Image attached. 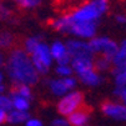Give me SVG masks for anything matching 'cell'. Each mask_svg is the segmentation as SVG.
I'll return each instance as SVG.
<instances>
[{
  "label": "cell",
  "instance_id": "9c48e42d",
  "mask_svg": "<svg viewBox=\"0 0 126 126\" xmlns=\"http://www.w3.org/2000/svg\"><path fill=\"white\" fill-rule=\"evenodd\" d=\"M102 112L111 119L119 121H126V106L122 104H116L111 101H106L101 105Z\"/></svg>",
  "mask_w": 126,
  "mask_h": 126
},
{
  "label": "cell",
  "instance_id": "f1b7e54d",
  "mask_svg": "<svg viewBox=\"0 0 126 126\" xmlns=\"http://www.w3.org/2000/svg\"><path fill=\"white\" fill-rule=\"evenodd\" d=\"M26 126H43V122L39 119H29L26 120Z\"/></svg>",
  "mask_w": 126,
  "mask_h": 126
},
{
  "label": "cell",
  "instance_id": "f546056e",
  "mask_svg": "<svg viewBox=\"0 0 126 126\" xmlns=\"http://www.w3.org/2000/svg\"><path fill=\"white\" fill-rule=\"evenodd\" d=\"M116 21L119 23V24H126V16L125 15H121V14H119V15H116Z\"/></svg>",
  "mask_w": 126,
  "mask_h": 126
},
{
  "label": "cell",
  "instance_id": "9a60e30c",
  "mask_svg": "<svg viewBox=\"0 0 126 126\" xmlns=\"http://www.w3.org/2000/svg\"><path fill=\"white\" fill-rule=\"evenodd\" d=\"M89 121V112L85 110H76L71 115H69V125L73 126H85L86 122Z\"/></svg>",
  "mask_w": 126,
  "mask_h": 126
},
{
  "label": "cell",
  "instance_id": "603a6c76",
  "mask_svg": "<svg viewBox=\"0 0 126 126\" xmlns=\"http://www.w3.org/2000/svg\"><path fill=\"white\" fill-rule=\"evenodd\" d=\"M0 110H3L5 112H9L13 110V104H11V99L9 95H0Z\"/></svg>",
  "mask_w": 126,
  "mask_h": 126
},
{
  "label": "cell",
  "instance_id": "ba28073f",
  "mask_svg": "<svg viewBox=\"0 0 126 126\" xmlns=\"http://www.w3.org/2000/svg\"><path fill=\"white\" fill-rule=\"evenodd\" d=\"M69 32L80 39L91 40L93 38H95V34H96V23H89V21L73 23L69 29Z\"/></svg>",
  "mask_w": 126,
  "mask_h": 126
},
{
  "label": "cell",
  "instance_id": "7402d4cb",
  "mask_svg": "<svg viewBox=\"0 0 126 126\" xmlns=\"http://www.w3.org/2000/svg\"><path fill=\"white\" fill-rule=\"evenodd\" d=\"M41 41V38L40 36H31V38H28L25 41H24V51L26 54H30L35 46H36Z\"/></svg>",
  "mask_w": 126,
  "mask_h": 126
},
{
  "label": "cell",
  "instance_id": "7a4b0ae2",
  "mask_svg": "<svg viewBox=\"0 0 126 126\" xmlns=\"http://www.w3.org/2000/svg\"><path fill=\"white\" fill-rule=\"evenodd\" d=\"M109 9V0H87L69 14L73 23H96Z\"/></svg>",
  "mask_w": 126,
  "mask_h": 126
},
{
  "label": "cell",
  "instance_id": "ac0fdd59",
  "mask_svg": "<svg viewBox=\"0 0 126 126\" xmlns=\"http://www.w3.org/2000/svg\"><path fill=\"white\" fill-rule=\"evenodd\" d=\"M11 93L19 95L26 100L31 99V89L29 85H24V84H19V85H15V87L11 90Z\"/></svg>",
  "mask_w": 126,
  "mask_h": 126
},
{
  "label": "cell",
  "instance_id": "e575fe53",
  "mask_svg": "<svg viewBox=\"0 0 126 126\" xmlns=\"http://www.w3.org/2000/svg\"><path fill=\"white\" fill-rule=\"evenodd\" d=\"M3 84V74H1V71H0V85Z\"/></svg>",
  "mask_w": 126,
  "mask_h": 126
},
{
  "label": "cell",
  "instance_id": "2e32d148",
  "mask_svg": "<svg viewBox=\"0 0 126 126\" xmlns=\"http://www.w3.org/2000/svg\"><path fill=\"white\" fill-rule=\"evenodd\" d=\"M30 119V115L28 111H17V110H11L6 112V121L10 124H21L26 122V120Z\"/></svg>",
  "mask_w": 126,
  "mask_h": 126
},
{
  "label": "cell",
  "instance_id": "4fadbf2b",
  "mask_svg": "<svg viewBox=\"0 0 126 126\" xmlns=\"http://www.w3.org/2000/svg\"><path fill=\"white\" fill-rule=\"evenodd\" d=\"M111 64L114 65V69H121L126 66V40H124L119 45L115 56L111 60Z\"/></svg>",
  "mask_w": 126,
  "mask_h": 126
},
{
  "label": "cell",
  "instance_id": "8992f818",
  "mask_svg": "<svg viewBox=\"0 0 126 126\" xmlns=\"http://www.w3.org/2000/svg\"><path fill=\"white\" fill-rule=\"evenodd\" d=\"M75 86H76V79L73 76L54 79L49 81V87L51 90V93L58 96H64L67 93L73 91Z\"/></svg>",
  "mask_w": 126,
  "mask_h": 126
},
{
  "label": "cell",
  "instance_id": "d590c367",
  "mask_svg": "<svg viewBox=\"0 0 126 126\" xmlns=\"http://www.w3.org/2000/svg\"><path fill=\"white\" fill-rule=\"evenodd\" d=\"M85 126H86V125H85Z\"/></svg>",
  "mask_w": 126,
  "mask_h": 126
},
{
  "label": "cell",
  "instance_id": "5bb4252c",
  "mask_svg": "<svg viewBox=\"0 0 126 126\" xmlns=\"http://www.w3.org/2000/svg\"><path fill=\"white\" fill-rule=\"evenodd\" d=\"M71 24H73V21H71L69 14L61 15V16L56 17V19H54L50 23V25H51L52 29H55L58 31H61V32H69V29H70Z\"/></svg>",
  "mask_w": 126,
  "mask_h": 126
},
{
  "label": "cell",
  "instance_id": "1f68e13d",
  "mask_svg": "<svg viewBox=\"0 0 126 126\" xmlns=\"http://www.w3.org/2000/svg\"><path fill=\"white\" fill-rule=\"evenodd\" d=\"M5 64V58H4V55H3V52L0 51V66H3Z\"/></svg>",
  "mask_w": 126,
  "mask_h": 126
},
{
  "label": "cell",
  "instance_id": "d6986e66",
  "mask_svg": "<svg viewBox=\"0 0 126 126\" xmlns=\"http://www.w3.org/2000/svg\"><path fill=\"white\" fill-rule=\"evenodd\" d=\"M114 76L116 86L126 87V66L121 69H114Z\"/></svg>",
  "mask_w": 126,
  "mask_h": 126
},
{
  "label": "cell",
  "instance_id": "3957f363",
  "mask_svg": "<svg viewBox=\"0 0 126 126\" xmlns=\"http://www.w3.org/2000/svg\"><path fill=\"white\" fill-rule=\"evenodd\" d=\"M29 56H30L31 63L39 75H44L49 71V67L52 64V58L50 54L49 45L40 41L35 46V49L29 54Z\"/></svg>",
  "mask_w": 126,
  "mask_h": 126
},
{
  "label": "cell",
  "instance_id": "44dd1931",
  "mask_svg": "<svg viewBox=\"0 0 126 126\" xmlns=\"http://www.w3.org/2000/svg\"><path fill=\"white\" fill-rule=\"evenodd\" d=\"M111 66V61L110 60H107L102 56H99L97 59H94V69L97 71H105L107 69H110Z\"/></svg>",
  "mask_w": 126,
  "mask_h": 126
},
{
  "label": "cell",
  "instance_id": "52a82bcc",
  "mask_svg": "<svg viewBox=\"0 0 126 126\" xmlns=\"http://www.w3.org/2000/svg\"><path fill=\"white\" fill-rule=\"evenodd\" d=\"M66 50L70 58H95L94 52L89 46V43L82 40H69L66 44Z\"/></svg>",
  "mask_w": 126,
  "mask_h": 126
},
{
  "label": "cell",
  "instance_id": "277c9868",
  "mask_svg": "<svg viewBox=\"0 0 126 126\" xmlns=\"http://www.w3.org/2000/svg\"><path fill=\"white\" fill-rule=\"evenodd\" d=\"M89 46L91 49V51L95 54H100V56L107 59V60H112L115 54L117 51L119 45L111 40L110 38H106V36H95L91 40L89 41Z\"/></svg>",
  "mask_w": 126,
  "mask_h": 126
},
{
  "label": "cell",
  "instance_id": "4316f807",
  "mask_svg": "<svg viewBox=\"0 0 126 126\" xmlns=\"http://www.w3.org/2000/svg\"><path fill=\"white\" fill-rule=\"evenodd\" d=\"M115 95H117L122 102H125V106H126V87H121V86H116L115 87Z\"/></svg>",
  "mask_w": 126,
  "mask_h": 126
},
{
  "label": "cell",
  "instance_id": "e0dca14e",
  "mask_svg": "<svg viewBox=\"0 0 126 126\" xmlns=\"http://www.w3.org/2000/svg\"><path fill=\"white\" fill-rule=\"evenodd\" d=\"M10 99H11V104H13V109L17 110V111H28L29 106H30V100H26L19 95H16L14 93H10Z\"/></svg>",
  "mask_w": 126,
  "mask_h": 126
},
{
  "label": "cell",
  "instance_id": "4dcf8cb0",
  "mask_svg": "<svg viewBox=\"0 0 126 126\" xmlns=\"http://www.w3.org/2000/svg\"><path fill=\"white\" fill-rule=\"evenodd\" d=\"M4 121H6V112L0 110V124H3Z\"/></svg>",
  "mask_w": 126,
  "mask_h": 126
},
{
  "label": "cell",
  "instance_id": "30bf717a",
  "mask_svg": "<svg viewBox=\"0 0 126 126\" xmlns=\"http://www.w3.org/2000/svg\"><path fill=\"white\" fill-rule=\"evenodd\" d=\"M49 49L52 60L55 59L58 61V65H70L71 58L67 54L65 44H63L61 41H54L51 46H49Z\"/></svg>",
  "mask_w": 126,
  "mask_h": 126
},
{
  "label": "cell",
  "instance_id": "d4e9b609",
  "mask_svg": "<svg viewBox=\"0 0 126 126\" xmlns=\"http://www.w3.org/2000/svg\"><path fill=\"white\" fill-rule=\"evenodd\" d=\"M11 10L8 5H5L4 3H0V19L1 20H8L11 16Z\"/></svg>",
  "mask_w": 126,
  "mask_h": 126
},
{
  "label": "cell",
  "instance_id": "484cf974",
  "mask_svg": "<svg viewBox=\"0 0 126 126\" xmlns=\"http://www.w3.org/2000/svg\"><path fill=\"white\" fill-rule=\"evenodd\" d=\"M43 0H24V3L20 5L24 9H34L41 4Z\"/></svg>",
  "mask_w": 126,
  "mask_h": 126
},
{
  "label": "cell",
  "instance_id": "8fae6325",
  "mask_svg": "<svg viewBox=\"0 0 126 126\" xmlns=\"http://www.w3.org/2000/svg\"><path fill=\"white\" fill-rule=\"evenodd\" d=\"M94 59L95 58H73L70 66L73 69V71H75L79 75L85 73V71L94 69Z\"/></svg>",
  "mask_w": 126,
  "mask_h": 126
},
{
  "label": "cell",
  "instance_id": "ffe728a7",
  "mask_svg": "<svg viewBox=\"0 0 126 126\" xmlns=\"http://www.w3.org/2000/svg\"><path fill=\"white\" fill-rule=\"evenodd\" d=\"M14 44V36L9 31L0 32V49H9Z\"/></svg>",
  "mask_w": 126,
  "mask_h": 126
},
{
  "label": "cell",
  "instance_id": "cb8c5ba5",
  "mask_svg": "<svg viewBox=\"0 0 126 126\" xmlns=\"http://www.w3.org/2000/svg\"><path fill=\"white\" fill-rule=\"evenodd\" d=\"M55 71L61 78H67V76H71V74H73V69H71L70 65H58Z\"/></svg>",
  "mask_w": 126,
  "mask_h": 126
},
{
  "label": "cell",
  "instance_id": "7c38bea8",
  "mask_svg": "<svg viewBox=\"0 0 126 126\" xmlns=\"http://www.w3.org/2000/svg\"><path fill=\"white\" fill-rule=\"evenodd\" d=\"M78 78L81 80V82H84L87 86H96V85H100L101 81H102L101 75L95 69L85 71V73H82V74H79Z\"/></svg>",
  "mask_w": 126,
  "mask_h": 126
},
{
  "label": "cell",
  "instance_id": "836d02e7",
  "mask_svg": "<svg viewBox=\"0 0 126 126\" xmlns=\"http://www.w3.org/2000/svg\"><path fill=\"white\" fill-rule=\"evenodd\" d=\"M11 1H14V3H16V4H19V5H21V4L24 3V0H11Z\"/></svg>",
  "mask_w": 126,
  "mask_h": 126
},
{
  "label": "cell",
  "instance_id": "83f0119b",
  "mask_svg": "<svg viewBox=\"0 0 126 126\" xmlns=\"http://www.w3.org/2000/svg\"><path fill=\"white\" fill-rule=\"evenodd\" d=\"M51 125L52 126H69V122L65 119H55Z\"/></svg>",
  "mask_w": 126,
  "mask_h": 126
},
{
  "label": "cell",
  "instance_id": "6da1fadb",
  "mask_svg": "<svg viewBox=\"0 0 126 126\" xmlns=\"http://www.w3.org/2000/svg\"><path fill=\"white\" fill-rule=\"evenodd\" d=\"M5 69L9 78L15 85H34L39 80V74L36 73L29 54L24 49H14L5 63Z\"/></svg>",
  "mask_w": 126,
  "mask_h": 126
},
{
  "label": "cell",
  "instance_id": "5b68a950",
  "mask_svg": "<svg viewBox=\"0 0 126 126\" xmlns=\"http://www.w3.org/2000/svg\"><path fill=\"white\" fill-rule=\"evenodd\" d=\"M82 101H84L82 94L80 91L73 90V91L67 93L66 95L61 97V100L58 104V111L64 116H69L80 109L82 105Z\"/></svg>",
  "mask_w": 126,
  "mask_h": 126
},
{
  "label": "cell",
  "instance_id": "d6a6232c",
  "mask_svg": "<svg viewBox=\"0 0 126 126\" xmlns=\"http://www.w3.org/2000/svg\"><path fill=\"white\" fill-rule=\"evenodd\" d=\"M4 93H5V85L1 84V85H0V95H3Z\"/></svg>",
  "mask_w": 126,
  "mask_h": 126
}]
</instances>
